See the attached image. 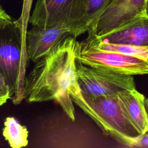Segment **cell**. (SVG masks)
I'll return each mask as SVG.
<instances>
[{"instance_id":"6da1fadb","label":"cell","mask_w":148,"mask_h":148,"mask_svg":"<svg viewBox=\"0 0 148 148\" xmlns=\"http://www.w3.org/2000/svg\"><path fill=\"white\" fill-rule=\"evenodd\" d=\"M78 45L76 38L69 35L36 61L25 77L24 99L30 103L54 100L74 121L75 108L69 90L76 80L75 60Z\"/></svg>"},{"instance_id":"7a4b0ae2","label":"cell","mask_w":148,"mask_h":148,"mask_svg":"<svg viewBox=\"0 0 148 148\" xmlns=\"http://www.w3.org/2000/svg\"><path fill=\"white\" fill-rule=\"evenodd\" d=\"M69 92L73 103L91 118L104 134L122 145L134 147L140 134L124 114L117 94L86 96L82 93L76 80Z\"/></svg>"},{"instance_id":"3957f363","label":"cell","mask_w":148,"mask_h":148,"mask_svg":"<svg viewBox=\"0 0 148 148\" xmlns=\"http://www.w3.org/2000/svg\"><path fill=\"white\" fill-rule=\"evenodd\" d=\"M87 0H37L28 23L32 26L68 28L76 38L87 31Z\"/></svg>"},{"instance_id":"277c9868","label":"cell","mask_w":148,"mask_h":148,"mask_svg":"<svg viewBox=\"0 0 148 148\" xmlns=\"http://www.w3.org/2000/svg\"><path fill=\"white\" fill-rule=\"evenodd\" d=\"M21 38L20 29L14 21L0 25V72L12 96L14 94L13 101L17 103L24 99L25 58H28L23 55Z\"/></svg>"},{"instance_id":"5b68a950","label":"cell","mask_w":148,"mask_h":148,"mask_svg":"<svg viewBox=\"0 0 148 148\" xmlns=\"http://www.w3.org/2000/svg\"><path fill=\"white\" fill-rule=\"evenodd\" d=\"M76 57L87 66L124 75L148 74V63L138 58L100 49L84 40L79 42Z\"/></svg>"},{"instance_id":"8992f818","label":"cell","mask_w":148,"mask_h":148,"mask_svg":"<svg viewBox=\"0 0 148 148\" xmlns=\"http://www.w3.org/2000/svg\"><path fill=\"white\" fill-rule=\"evenodd\" d=\"M75 75L82 93L90 97L116 95L124 90L136 88L133 76L117 74L87 66L82 64L77 57Z\"/></svg>"},{"instance_id":"52a82bcc","label":"cell","mask_w":148,"mask_h":148,"mask_svg":"<svg viewBox=\"0 0 148 148\" xmlns=\"http://www.w3.org/2000/svg\"><path fill=\"white\" fill-rule=\"evenodd\" d=\"M146 0H114L101 13L94 28L102 35L133 20L146 16Z\"/></svg>"},{"instance_id":"ba28073f","label":"cell","mask_w":148,"mask_h":148,"mask_svg":"<svg viewBox=\"0 0 148 148\" xmlns=\"http://www.w3.org/2000/svg\"><path fill=\"white\" fill-rule=\"evenodd\" d=\"M69 35H72L70 30L65 27L32 26L27 31L25 37L26 53L28 59L35 63Z\"/></svg>"},{"instance_id":"9c48e42d","label":"cell","mask_w":148,"mask_h":148,"mask_svg":"<svg viewBox=\"0 0 148 148\" xmlns=\"http://www.w3.org/2000/svg\"><path fill=\"white\" fill-rule=\"evenodd\" d=\"M95 35L104 42L148 46V16L137 18L102 35Z\"/></svg>"},{"instance_id":"30bf717a","label":"cell","mask_w":148,"mask_h":148,"mask_svg":"<svg viewBox=\"0 0 148 148\" xmlns=\"http://www.w3.org/2000/svg\"><path fill=\"white\" fill-rule=\"evenodd\" d=\"M117 96L126 117L140 134L148 131V116L145 109V97L136 88L124 90Z\"/></svg>"},{"instance_id":"8fae6325","label":"cell","mask_w":148,"mask_h":148,"mask_svg":"<svg viewBox=\"0 0 148 148\" xmlns=\"http://www.w3.org/2000/svg\"><path fill=\"white\" fill-rule=\"evenodd\" d=\"M87 33L88 36L84 40L95 47L135 57L148 63V46L104 42L96 37L94 31L89 30Z\"/></svg>"},{"instance_id":"7c38bea8","label":"cell","mask_w":148,"mask_h":148,"mask_svg":"<svg viewBox=\"0 0 148 148\" xmlns=\"http://www.w3.org/2000/svg\"><path fill=\"white\" fill-rule=\"evenodd\" d=\"M5 139L12 148L26 147L28 144V131L14 117L6 118L2 130Z\"/></svg>"},{"instance_id":"4fadbf2b","label":"cell","mask_w":148,"mask_h":148,"mask_svg":"<svg viewBox=\"0 0 148 148\" xmlns=\"http://www.w3.org/2000/svg\"><path fill=\"white\" fill-rule=\"evenodd\" d=\"M114 0H87L86 23L87 30L94 28L98 17Z\"/></svg>"},{"instance_id":"5bb4252c","label":"cell","mask_w":148,"mask_h":148,"mask_svg":"<svg viewBox=\"0 0 148 148\" xmlns=\"http://www.w3.org/2000/svg\"><path fill=\"white\" fill-rule=\"evenodd\" d=\"M32 1L33 0H23L21 16L17 20L14 21L20 29L22 35H23L24 36H25V34L27 32V26L30 16V11Z\"/></svg>"},{"instance_id":"9a60e30c","label":"cell","mask_w":148,"mask_h":148,"mask_svg":"<svg viewBox=\"0 0 148 148\" xmlns=\"http://www.w3.org/2000/svg\"><path fill=\"white\" fill-rule=\"evenodd\" d=\"M11 97L9 87L0 72V106L5 104Z\"/></svg>"},{"instance_id":"2e32d148","label":"cell","mask_w":148,"mask_h":148,"mask_svg":"<svg viewBox=\"0 0 148 148\" xmlns=\"http://www.w3.org/2000/svg\"><path fill=\"white\" fill-rule=\"evenodd\" d=\"M134 147H148V131L137 137Z\"/></svg>"},{"instance_id":"e0dca14e","label":"cell","mask_w":148,"mask_h":148,"mask_svg":"<svg viewBox=\"0 0 148 148\" xmlns=\"http://www.w3.org/2000/svg\"><path fill=\"white\" fill-rule=\"evenodd\" d=\"M12 21L11 17L3 9L0 5V25L7 24Z\"/></svg>"},{"instance_id":"ac0fdd59","label":"cell","mask_w":148,"mask_h":148,"mask_svg":"<svg viewBox=\"0 0 148 148\" xmlns=\"http://www.w3.org/2000/svg\"><path fill=\"white\" fill-rule=\"evenodd\" d=\"M145 109L148 116V98H145Z\"/></svg>"},{"instance_id":"d6986e66","label":"cell","mask_w":148,"mask_h":148,"mask_svg":"<svg viewBox=\"0 0 148 148\" xmlns=\"http://www.w3.org/2000/svg\"><path fill=\"white\" fill-rule=\"evenodd\" d=\"M146 13L148 16V0H146Z\"/></svg>"}]
</instances>
